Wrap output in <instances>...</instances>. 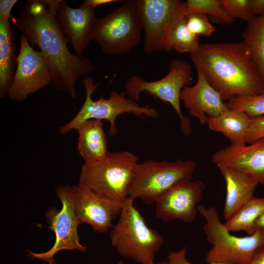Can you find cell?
<instances>
[{
    "instance_id": "7c38bea8",
    "label": "cell",
    "mask_w": 264,
    "mask_h": 264,
    "mask_svg": "<svg viewBox=\"0 0 264 264\" xmlns=\"http://www.w3.org/2000/svg\"><path fill=\"white\" fill-rule=\"evenodd\" d=\"M51 81L50 68L44 56L22 34L16 69L7 96L13 101L24 100Z\"/></svg>"
},
{
    "instance_id": "d6986e66",
    "label": "cell",
    "mask_w": 264,
    "mask_h": 264,
    "mask_svg": "<svg viewBox=\"0 0 264 264\" xmlns=\"http://www.w3.org/2000/svg\"><path fill=\"white\" fill-rule=\"evenodd\" d=\"M76 130L78 132L77 151L84 164L90 165L103 161L110 151L102 121H86Z\"/></svg>"
},
{
    "instance_id": "f1b7e54d",
    "label": "cell",
    "mask_w": 264,
    "mask_h": 264,
    "mask_svg": "<svg viewBox=\"0 0 264 264\" xmlns=\"http://www.w3.org/2000/svg\"><path fill=\"white\" fill-rule=\"evenodd\" d=\"M264 138V115L250 116L246 138V144H249Z\"/></svg>"
},
{
    "instance_id": "ba28073f",
    "label": "cell",
    "mask_w": 264,
    "mask_h": 264,
    "mask_svg": "<svg viewBox=\"0 0 264 264\" xmlns=\"http://www.w3.org/2000/svg\"><path fill=\"white\" fill-rule=\"evenodd\" d=\"M142 31L136 0H128L110 14L96 19L91 29V41L97 42L104 53L121 54L140 43Z\"/></svg>"
},
{
    "instance_id": "5b68a950",
    "label": "cell",
    "mask_w": 264,
    "mask_h": 264,
    "mask_svg": "<svg viewBox=\"0 0 264 264\" xmlns=\"http://www.w3.org/2000/svg\"><path fill=\"white\" fill-rule=\"evenodd\" d=\"M197 208L205 219L204 231L212 245L206 255L207 264H248L256 251L264 246V227H257L248 236H235L220 221L215 207L199 205Z\"/></svg>"
},
{
    "instance_id": "7a4b0ae2",
    "label": "cell",
    "mask_w": 264,
    "mask_h": 264,
    "mask_svg": "<svg viewBox=\"0 0 264 264\" xmlns=\"http://www.w3.org/2000/svg\"><path fill=\"white\" fill-rule=\"evenodd\" d=\"M190 58L223 100L264 94V85L243 42L200 44Z\"/></svg>"
},
{
    "instance_id": "2e32d148",
    "label": "cell",
    "mask_w": 264,
    "mask_h": 264,
    "mask_svg": "<svg viewBox=\"0 0 264 264\" xmlns=\"http://www.w3.org/2000/svg\"><path fill=\"white\" fill-rule=\"evenodd\" d=\"M198 80L192 87H185L180 93L189 114L196 118L201 125L207 124L208 118L215 117L228 110L219 93L208 83L202 71L196 67Z\"/></svg>"
},
{
    "instance_id": "d590c367",
    "label": "cell",
    "mask_w": 264,
    "mask_h": 264,
    "mask_svg": "<svg viewBox=\"0 0 264 264\" xmlns=\"http://www.w3.org/2000/svg\"><path fill=\"white\" fill-rule=\"evenodd\" d=\"M118 264H124L122 262H120ZM147 264H155L154 263V262H152V263ZM156 264H165V262H159V263H157Z\"/></svg>"
},
{
    "instance_id": "4dcf8cb0",
    "label": "cell",
    "mask_w": 264,
    "mask_h": 264,
    "mask_svg": "<svg viewBox=\"0 0 264 264\" xmlns=\"http://www.w3.org/2000/svg\"><path fill=\"white\" fill-rule=\"evenodd\" d=\"M18 1L17 0H0V16L10 21L12 18L11 12L12 9Z\"/></svg>"
},
{
    "instance_id": "e575fe53",
    "label": "cell",
    "mask_w": 264,
    "mask_h": 264,
    "mask_svg": "<svg viewBox=\"0 0 264 264\" xmlns=\"http://www.w3.org/2000/svg\"><path fill=\"white\" fill-rule=\"evenodd\" d=\"M255 224L257 227H264V214L257 219Z\"/></svg>"
},
{
    "instance_id": "3957f363",
    "label": "cell",
    "mask_w": 264,
    "mask_h": 264,
    "mask_svg": "<svg viewBox=\"0 0 264 264\" xmlns=\"http://www.w3.org/2000/svg\"><path fill=\"white\" fill-rule=\"evenodd\" d=\"M138 160L130 152H109L103 161L83 165L78 183L100 198L122 204L129 196Z\"/></svg>"
},
{
    "instance_id": "5bb4252c",
    "label": "cell",
    "mask_w": 264,
    "mask_h": 264,
    "mask_svg": "<svg viewBox=\"0 0 264 264\" xmlns=\"http://www.w3.org/2000/svg\"><path fill=\"white\" fill-rule=\"evenodd\" d=\"M205 189L201 180L187 179L175 184L155 202V217L165 222L180 220L191 222L197 215L196 204Z\"/></svg>"
},
{
    "instance_id": "8992f818",
    "label": "cell",
    "mask_w": 264,
    "mask_h": 264,
    "mask_svg": "<svg viewBox=\"0 0 264 264\" xmlns=\"http://www.w3.org/2000/svg\"><path fill=\"white\" fill-rule=\"evenodd\" d=\"M82 82L86 89L85 101L77 114L68 123L59 128V133L62 135L76 130L86 121L95 119L108 121L110 125L109 134L113 137L117 132L116 120L120 114L132 113L136 116L145 115L151 118L158 115V111L154 108L149 106H140L131 98L126 97L125 91H110L109 98L102 97L94 101L92 94L100 84H94L93 79L89 76L85 77Z\"/></svg>"
},
{
    "instance_id": "277c9868",
    "label": "cell",
    "mask_w": 264,
    "mask_h": 264,
    "mask_svg": "<svg viewBox=\"0 0 264 264\" xmlns=\"http://www.w3.org/2000/svg\"><path fill=\"white\" fill-rule=\"evenodd\" d=\"M128 197L122 205L118 220L110 233L112 245L118 254L141 264L154 262L155 254L164 243L163 237L150 228Z\"/></svg>"
},
{
    "instance_id": "f546056e",
    "label": "cell",
    "mask_w": 264,
    "mask_h": 264,
    "mask_svg": "<svg viewBox=\"0 0 264 264\" xmlns=\"http://www.w3.org/2000/svg\"><path fill=\"white\" fill-rule=\"evenodd\" d=\"M187 248L183 247L180 250L171 252L168 255V261L165 264H194L190 263L186 259ZM207 264H223L220 263H210Z\"/></svg>"
},
{
    "instance_id": "52a82bcc",
    "label": "cell",
    "mask_w": 264,
    "mask_h": 264,
    "mask_svg": "<svg viewBox=\"0 0 264 264\" xmlns=\"http://www.w3.org/2000/svg\"><path fill=\"white\" fill-rule=\"evenodd\" d=\"M192 81L191 64L185 60L173 59L168 73L163 78L148 81L139 75H132L125 82L124 88L126 94L135 102L140 101L141 92H145L154 99L170 104L180 120L181 132L188 136L192 132L191 123L189 118L183 114L180 100L181 90L185 87L190 86Z\"/></svg>"
},
{
    "instance_id": "ffe728a7",
    "label": "cell",
    "mask_w": 264,
    "mask_h": 264,
    "mask_svg": "<svg viewBox=\"0 0 264 264\" xmlns=\"http://www.w3.org/2000/svg\"><path fill=\"white\" fill-rule=\"evenodd\" d=\"M14 32L10 23L0 16V97L8 95L17 66Z\"/></svg>"
},
{
    "instance_id": "1f68e13d",
    "label": "cell",
    "mask_w": 264,
    "mask_h": 264,
    "mask_svg": "<svg viewBox=\"0 0 264 264\" xmlns=\"http://www.w3.org/2000/svg\"><path fill=\"white\" fill-rule=\"evenodd\" d=\"M122 1L119 0H85L80 5L84 7H89L94 9L95 7L101 5Z\"/></svg>"
},
{
    "instance_id": "e0dca14e",
    "label": "cell",
    "mask_w": 264,
    "mask_h": 264,
    "mask_svg": "<svg viewBox=\"0 0 264 264\" xmlns=\"http://www.w3.org/2000/svg\"><path fill=\"white\" fill-rule=\"evenodd\" d=\"M217 166L229 167L250 175L264 185V138L248 145H230L211 156Z\"/></svg>"
},
{
    "instance_id": "cb8c5ba5",
    "label": "cell",
    "mask_w": 264,
    "mask_h": 264,
    "mask_svg": "<svg viewBox=\"0 0 264 264\" xmlns=\"http://www.w3.org/2000/svg\"><path fill=\"white\" fill-rule=\"evenodd\" d=\"M200 45L199 36L194 35L189 30L184 16L176 24L170 33L169 38L170 50L191 54L197 52Z\"/></svg>"
},
{
    "instance_id": "83f0119b",
    "label": "cell",
    "mask_w": 264,
    "mask_h": 264,
    "mask_svg": "<svg viewBox=\"0 0 264 264\" xmlns=\"http://www.w3.org/2000/svg\"><path fill=\"white\" fill-rule=\"evenodd\" d=\"M185 17L187 28L194 35L208 37L216 30L204 14H191L185 16Z\"/></svg>"
},
{
    "instance_id": "836d02e7",
    "label": "cell",
    "mask_w": 264,
    "mask_h": 264,
    "mask_svg": "<svg viewBox=\"0 0 264 264\" xmlns=\"http://www.w3.org/2000/svg\"><path fill=\"white\" fill-rule=\"evenodd\" d=\"M248 264H264V246L260 248Z\"/></svg>"
},
{
    "instance_id": "7402d4cb",
    "label": "cell",
    "mask_w": 264,
    "mask_h": 264,
    "mask_svg": "<svg viewBox=\"0 0 264 264\" xmlns=\"http://www.w3.org/2000/svg\"><path fill=\"white\" fill-rule=\"evenodd\" d=\"M242 37L264 85V16L247 22Z\"/></svg>"
},
{
    "instance_id": "d4e9b609",
    "label": "cell",
    "mask_w": 264,
    "mask_h": 264,
    "mask_svg": "<svg viewBox=\"0 0 264 264\" xmlns=\"http://www.w3.org/2000/svg\"><path fill=\"white\" fill-rule=\"evenodd\" d=\"M184 3L186 16L194 13L208 15L225 24H231L235 22L225 12L220 0H187Z\"/></svg>"
},
{
    "instance_id": "9c48e42d",
    "label": "cell",
    "mask_w": 264,
    "mask_h": 264,
    "mask_svg": "<svg viewBox=\"0 0 264 264\" xmlns=\"http://www.w3.org/2000/svg\"><path fill=\"white\" fill-rule=\"evenodd\" d=\"M197 166L190 159L168 162L148 160L138 163L129 197L150 205L177 183L192 179Z\"/></svg>"
},
{
    "instance_id": "484cf974",
    "label": "cell",
    "mask_w": 264,
    "mask_h": 264,
    "mask_svg": "<svg viewBox=\"0 0 264 264\" xmlns=\"http://www.w3.org/2000/svg\"><path fill=\"white\" fill-rule=\"evenodd\" d=\"M226 104L228 109L243 111L249 116L264 115V94L236 97Z\"/></svg>"
},
{
    "instance_id": "44dd1931",
    "label": "cell",
    "mask_w": 264,
    "mask_h": 264,
    "mask_svg": "<svg viewBox=\"0 0 264 264\" xmlns=\"http://www.w3.org/2000/svg\"><path fill=\"white\" fill-rule=\"evenodd\" d=\"M250 116L243 111L227 110L218 116L208 118L207 124L210 130L222 133L231 145L243 146L249 126Z\"/></svg>"
},
{
    "instance_id": "d6a6232c",
    "label": "cell",
    "mask_w": 264,
    "mask_h": 264,
    "mask_svg": "<svg viewBox=\"0 0 264 264\" xmlns=\"http://www.w3.org/2000/svg\"><path fill=\"white\" fill-rule=\"evenodd\" d=\"M252 8L255 17L264 16V0H252Z\"/></svg>"
},
{
    "instance_id": "6da1fadb",
    "label": "cell",
    "mask_w": 264,
    "mask_h": 264,
    "mask_svg": "<svg viewBox=\"0 0 264 264\" xmlns=\"http://www.w3.org/2000/svg\"><path fill=\"white\" fill-rule=\"evenodd\" d=\"M11 22L30 44L43 55L51 74V84L71 98L77 97L78 79L94 69L87 57L80 58L68 49V43L44 0H28Z\"/></svg>"
},
{
    "instance_id": "9a60e30c",
    "label": "cell",
    "mask_w": 264,
    "mask_h": 264,
    "mask_svg": "<svg viewBox=\"0 0 264 264\" xmlns=\"http://www.w3.org/2000/svg\"><path fill=\"white\" fill-rule=\"evenodd\" d=\"M73 187L75 210L80 222L89 224L95 232H108L119 215L122 204L100 198L79 183Z\"/></svg>"
},
{
    "instance_id": "ac0fdd59",
    "label": "cell",
    "mask_w": 264,
    "mask_h": 264,
    "mask_svg": "<svg viewBox=\"0 0 264 264\" xmlns=\"http://www.w3.org/2000/svg\"><path fill=\"white\" fill-rule=\"evenodd\" d=\"M217 167L226 184L223 216L227 220L254 196L259 182L250 175L236 169L223 166Z\"/></svg>"
},
{
    "instance_id": "4fadbf2b",
    "label": "cell",
    "mask_w": 264,
    "mask_h": 264,
    "mask_svg": "<svg viewBox=\"0 0 264 264\" xmlns=\"http://www.w3.org/2000/svg\"><path fill=\"white\" fill-rule=\"evenodd\" d=\"M54 17L65 38L74 50L83 54L91 41V29L97 18L94 9L81 5L76 8L68 6L65 0H44Z\"/></svg>"
},
{
    "instance_id": "4316f807",
    "label": "cell",
    "mask_w": 264,
    "mask_h": 264,
    "mask_svg": "<svg viewBox=\"0 0 264 264\" xmlns=\"http://www.w3.org/2000/svg\"><path fill=\"white\" fill-rule=\"evenodd\" d=\"M227 14L233 19L240 18L247 22L255 16L252 8V0H220Z\"/></svg>"
},
{
    "instance_id": "603a6c76",
    "label": "cell",
    "mask_w": 264,
    "mask_h": 264,
    "mask_svg": "<svg viewBox=\"0 0 264 264\" xmlns=\"http://www.w3.org/2000/svg\"><path fill=\"white\" fill-rule=\"evenodd\" d=\"M264 214V198L253 196L224 225L229 232L244 231L252 235L257 227L255 221Z\"/></svg>"
},
{
    "instance_id": "8fae6325",
    "label": "cell",
    "mask_w": 264,
    "mask_h": 264,
    "mask_svg": "<svg viewBox=\"0 0 264 264\" xmlns=\"http://www.w3.org/2000/svg\"><path fill=\"white\" fill-rule=\"evenodd\" d=\"M55 192L61 202L62 208L58 210L52 207L45 214L48 228L55 236L54 243L49 250L44 252L28 251L31 258L44 261L48 264H56L54 256L60 251L87 250V247L80 243L78 233V227L81 223L75 213L73 186H59L55 188Z\"/></svg>"
},
{
    "instance_id": "30bf717a",
    "label": "cell",
    "mask_w": 264,
    "mask_h": 264,
    "mask_svg": "<svg viewBox=\"0 0 264 264\" xmlns=\"http://www.w3.org/2000/svg\"><path fill=\"white\" fill-rule=\"evenodd\" d=\"M137 15L144 32L146 54L171 51L169 38L176 24L186 16L179 0H136Z\"/></svg>"
}]
</instances>
